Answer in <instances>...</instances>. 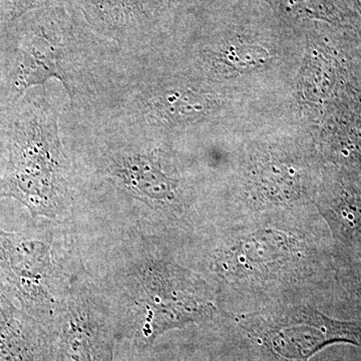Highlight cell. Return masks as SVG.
Returning <instances> with one entry per match:
<instances>
[{"mask_svg":"<svg viewBox=\"0 0 361 361\" xmlns=\"http://www.w3.org/2000/svg\"><path fill=\"white\" fill-rule=\"evenodd\" d=\"M146 278L148 322L146 334L154 339L165 330L182 326L208 313L184 274L168 267L157 268Z\"/></svg>","mask_w":361,"mask_h":361,"instance_id":"3","label":"cell"},{"mask_svg":"<svg viewBox=\"0 0 361 361\" xmlns=\"http://www.w3.org/2000/svg\"><path fill=\"white\" fill-rule=\"evenodd\" d=\"M155 110L159 116L169 120H184L199 115L203 110V104L200 97L194 94L174 92L157 102Z\"/></svg>","mask_w":361,"mask_h":361,"instance_id":"8","label":"cell"},{"mask_svg":"<svg viewBox=\"0 0 361 361\" xmlns=\"http://www.w3.org/2000/svg\"><path fill=\"white\" fill-rule=\"evenodd\" d=\"M327 208L339 239L361 256V193L345 187L336 188Z\"/></svg>","mask_w":361,"mask_h":361,"instance_id":"5","label":"cell"},{"mask_svg":"<svg viewBox=\"0 0 361 361\" xmlns=\"http://www.w3.org/2000/svg\"><path fill=\"white\" fill-rule=\"evenodd\" d=\"M49 78H58L70 92L66 78L59 68L58 51L56 47L45 42L42 47L37 45L25 54L20 78L23 87H27L32 85H44Z\"/></svg>","mask_w":361,"mask_h":361,"instance_id":"7","label":"cell"},{"mask_svg":"<svg viewBox=\"0 0 361 361\" xmlns=\"http://www.w3.org/2000/svg\"><path fill=\"white\" fill-rule=\"evenodd\" d=\"M349 287H350L353 295L361 304V266L351 275L350 280H349Z\"/></svg>","mask_w":361,"mask_h":361,"instance_id":"9","label":"cell"},{"mask_svg":"<svg viewBox=\"0 0 361 361\" xmlns=\"http://www.w3.org/2000/svg\"><path fill=\"white\" fill-rule=\"evenodd\" d=\"M360 1H361V0H357L358 4H360Z\"/></svg>","mask_w":361,"mask_h":361,"instance_id":"11","label":"cell"},{"mask_svg":"<svg viewBox=\"0 0 361 361\" xmlns=\"http://www.w3.org/2000/svg\"><path fill=\"white\" fill-rule=\"evenodd\" d=\"M279 13L289 18H312L345 23L353 18L351 0H271Z\"/></svg>","mask_w":361,"mask_h":361,"instance_id":"6","label":"cell"},{"mask_svg":"<svg viewBox=\"0 0 361 361\" xmlns=\"http://www.w3.org/2000/svg\"><path fill=\"white\" fill-rule=\"evenodd\" d=\"M116 175L130 191L142 198L159 202L175 198L172 180L147 157H123L116 161Z\"/></svg>","mask_w":361,"mask_h":361,"instance_id":"4","label":"cell"},{"mask_svg":"<svg viewBox=\"0 0 361 361\" xmlns=\"http://www.w3.org/2000/svg\"><path fill=\"white\" fill-rule=\"evenodd\" d=\"M23 4L26 7L37 6L40 4H49L51 1H58V0H23Z\"/></svg>","mask_w":361,"mask_h":361,"instance_id":"10","label":"cell"},{"mask_svg":"<svg viewBox=\"0 0 361 361\" xmlns=\"http://www.w3.org/2000/svg\"><path fill=\"white\" fill-rule=\"evenodd\" d=\"M63 158L58 130H39L37 139L23 153L18 171L6 185V195H13L42 215L56 216L63 196Z\"/></svg>","mask_w":361,"mask_h":361,"instance_id":"2","label":"cell"},{"mask_svg":"<svg viewBox=\"0 0 361 361\" xmlns=\"http://www.w3.org/2000/svg\"><path fill=\"white\" fill-rule=\"evenodd\" d=\"M275 355L291 361H306L325 346L350 343L361 348V323L339 322L310 308H296L275 315L261 331Z\"/></svg>","mask_w":361,"mask_h":361,"instance_id":"1","label":"cell"}]
</instances>
